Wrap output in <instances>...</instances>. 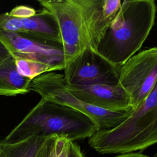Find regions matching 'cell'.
<instances>
[{
	"mask_svg": "<svg viewBox=\"0 0 157 157\" xmlns=\"http://www.w3.org/2000/svg\"><path fill=\"white\" fill-rule=\"evenodd\" d=\"M46 137L32 136L11 144L1 141V152L4 157H36Z\"/></svg>",
	"mask_w": 157,
	"mask_h": 157,
	"instance_id": "cell-13",
	"label": "cell"
},
{
	"mask_svg": "<svg viewBox=\"0 0 157 157\" xmlns=\"http://www.w3.org/2000/svg\"><path fill=\"white\" fill-rule=\"evenodd\" d=\"M1 152V141H0V153Z\"/></svg>",
	"mask_w": 157,
	"mask_h": 157,
	"instance_id": "cell-19",
	"label": "cell"
},
{
	"mask_svg": "<svg viewBox=\"0 0 157 157\" xmlns=\"http://www.w3.org/2000/svg\"><path fill=\"white\" fill-rule=\"evenodd\" d=\"M10 54L6 47L0 41V64L10 56Z\"/></svg>",
	"mask_w": 157,
	"mask_h": 157,
	"instance_id": "cell-16",
	"label": "cell"
},
{
	"mask_svg": "<svg viewBox=\"0 0 157 157\" xmlns=\"http://www.w3.org/2000/svg\"><path fill=\"white\" fill-rule=\"evenodd\" d=\"M157 83V47L141 51L128 59L120 68L118 85L136 109L147 98Z\"/></svg>",
	"mask_w": 157,
	"mask_h": 157,
	"instance_id": "cell-6",
	"label": "cell"
},
{
	"mask_svg": "<svg viewBox=\"0 0 157 157\" xmlns=\"http://www.w3.org/2000/svg\"><path fill=\"white\" fill-rule=\"evenodd\" d=\"M67 86L75 97L94 107L111 112H124L132 109L128 94L118 84L82 86L67 85Z\"/></svg>",
	"mask_w": 157,
	"mask_h": 157,
	"instance_id": "cell-10",
	"label": "cell"
},
{
	"mask_svg": "<svg viewBox=\"0 0 157 157\" xmlns=\"http://www.w3.org/2000/svg\"><path fill=\"white\" fill-rule=\"evenodd\" d=\"M98 131L95 123L84 113L41 99L1 142L11 144L32 136L52 135L74 141L90 138Z\"/></svg>",
	"mask_w": 157,
	"mask_h": 157,
	"instance_id": "cell-3",
	"label": "cell"
},
{
	"mask_svg": "<svg viewBox=\"0 0 157 157\" xmlns=\"http://www.w3.org/2000/svg\"><path fill=\"white\" fill-rule=\"evenodd\" d=\"M38 2L56 21L65 65L87 47L96 50L120 7L116 0H39Z\"/></svg>",
	"mask_w": 157,
	"mask_h": 157,
	"instance_id": "cell-1",
	"label": "cell"
},
{
	"mask_svg": "<svg viewBox=\"0 0 157 157\" xmlns=\"http://www.w3.org/2000/svg\"><path fill=\"white\" fill-rule=\"evenodd\" d=\"M0 157H4V155L2 153V152H1V153H0Z\"/></svg>",
	"mask_w": 157,
	"mask_h": 157,
	"instance_id": "cell-18",
	"label": "cell"
},
{
	"mask_svg": "<svg viewBox=\"0 0 157 157\" xmlns=\"http://www.w3.org/2000/svg\"><path fill=\"white\" fill-rule=\"evenodd\" d=\"M29 90L39 94L44 100L67 106L84 113L95 123L98 131L117 127L129 117L132 110L111 112L85 103L68 90L63 75L55 72H47L34 78L29 83Z\"/></svg>",
	"mask_w": 157,
	"mask_h": 157,
	"instance_id": "cell-5",
	"label": "cell"
},
{
	"mask_svg": "<svg viewBox=\"0 0 157 157\" xmlns=\"http://www.w3.org/2000/svg\"><path fill=\"white\" fill-rule=\"evenodd\" d=\"M119 75V67L90 47L65 65L63 75L67 85L70 86L101 84L117 85Z\"/></svg>",
	"mask_w": 157,
	"mask_h": 157,
	"instance_id": "cell-7",
	"label": "cell"
},
{
	"mask_svg": "<svg viewBox=\"0 0 157 157\" xmlns=\"http://www.w3.org/2000/svg\"><path fill=\"white\" fill-rule=\"evenodd\" d=\"M89 145L104 153H127L157 143V83L147 98L117 127L98 131Z\"/></svg>",
	"mask_w": 157,
	"mask_h": 157,
	"instance_id": "cell-4",
	"label": "cell"
},
{
	"mask_svg": "<svg viewBox=\"0 0 157 157\" xmlns=\"http://www.w3.org/2000/svg\"><path fill=\"white\" fill-rule=\"evenodd\" d=\"M36 10L33 8L25 6H17L10 12H8L10 15L17 18H28L34 15Z\"/></svg>",
	"mask_w": 157,
	"mask_h": 157,
	"instance_id": "cell-15",
	"label": "cell"
},
{
	"mask_svg": "<svg viewBox=\"0 0 157 157\" xmlns=\"http://www.w3.org/2000/svg\"><path fill=\"white\" fill-rule=\"evenodd\" d=\"M153 0H125L100 39L96 51L120 67L142 46L155 25Z\"/></svg>",
	"mask_w": 157,
	"mask_h": 157,
	"instance_id": "cell-2",
	"label": "cell"
},
{
	"mask_svg": "<svg viewBox=\"0 0 157 157\" xmlns=\"http://www.w3.org/2000/svg\"><path fill=\"white\" fill-rule=\"evenodd\" d=\"M31 81L18 72L12 56L0 64V96H15L26 94L29 92Z\"/></svg>",
	"mask_w": 157,
	"mask_h": 157,
	"instance_id": "cell-11",
	"label": "cell"
},
{
	"mask_svg": "<svg viewBox=\"0 0 157 157\" xmlns=\"http://www.w3.org/2000/svg\"><path fill=\"white\" fill-rule=\"evenodd\" d=\"M18 72L23 76L33 80L34 78L55 69L44 63L22 58H13Z\"/></svg>",
	"mask_w": 157,
	"mask_h": 157,
	"instance_id": "cell-14",
	"label": "cell"
},
{
	"mask_svg": "<svg viewBox=\"0 0 157 157\" xmlns=\"http://www.w3.org/2000/svg\"><path fill=\"white\" fill-rule=\"evenodd\" d=\"M155 157H157V153H156V155H155Z\"/></svg>",
	"mask_w": 157,
	"mask_h": 157,
	"instance_id": "cell-20",
	"label": "cell"
},
{
	"mask_svg": "<svg viewBox=\"0 0 157 157\" xmlns=\"http://www.w3.org/2000/svg\"><path fill=\"white\" fill-rule=\"evenodd\" d=\"M36 157H85L80 147L67 137L52 135L47 137Z\"/></svg>",
	"mask_w": 157,
	"mask_h": 157,
	"instance_id": "cell-12",
	"label": "cell"
},
{
	"mask_svg": "<svg viewBox=\"0 0 157 157\" xmlns=\"http://www.w3.org/2000/svg\"><path fill=\"white\" fill-rule=\"evenodd\" d=\"M115 157H148V156L140 153H124L123 155H118Z\"/></svg>",
	"mask_w": 157,
	"mask_h": 157,
	"instance_id": "cell-17",
	"label": "cell"
},
{
	"mask_svg": "<svg viewBox=\"0 0 157 157\" xmlns=\"http://www.w3.org/2000/svg\"><path fill=\"white\" fill-rule=\"evenodd\" d=\"M0 41L13 58L38 61L53 67L55 71L64 69V53L61 44L44 41L21 33L6 31L1 29Z\"/></svg>",
	"mask_w": 157,
	"mask_h": 157,
	"instance_id": "cell-8",
	"label": "cell"
},
{
	"mask_svg": "<svg viewBox=\"0 0 157 157\" xmlns=\"http://www.w3.org/2000/svg\"><path fill=\"white\" fill-rule=\"evenodd\" d=\"M0 29L62 45L56 21L52 14L44 8L28 18L15 17L8 12L0 13Z\"/></svg>",
	"mask_w": 157,
	"mask_h": 157,
	"instance_id": "cell-9",
	"label": "cell"
}]
</instances>
